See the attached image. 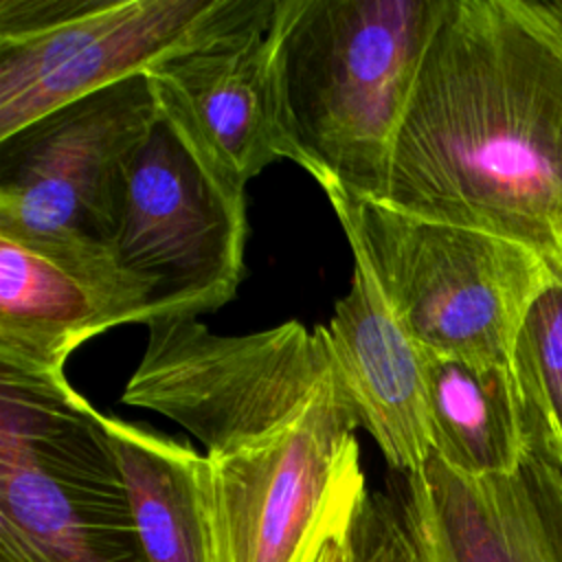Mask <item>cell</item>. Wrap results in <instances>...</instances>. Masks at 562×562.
Here are the masks:
<instances>
[{
    "mask_svg": "<svg viewBox=\"0 0 562 562\" xmlns=\"http://www.w3.org/2000/svg\"><path fill=\"white\" fill-rule=\"evenodd\" d=\"M397 496L426 562H562V465L533 448L485 476L428 452Z\"/></svg>",
    "mask_w": 562,
    "mask_h": 562,
    "instance_id": "obj_11",
    "label": "cell"
},
{
    "mask_svg": "<svg viewBox=\"0 0 562 562\" xmlns=\"http://www.w3.org/2000/svg\"><path fill=\"white\" fill-rule=\"evenodd\" d=\"M220 0H0V140L143 75Z\"/></svg>",
    "mask_w": 562,
    "mask_h": 562,
    "instance_id": "obj_10",
    "label": "cell"
},
{
    "mask_svg": "<svg viewBox=\"0 0 562 562\" xmlns=\"http://www.w3.org/2000/svg\"><path fill=\"white\" fill-rule=\"evenodd\" d=\"M147 562H213L209 463L187 443L101 413Z\"/></svg>",
    "mask_w": 562,
    "mask_h": 562,
    "instance_id": "obj_13",
    "label": "cell"
},
{
    "mask_svg": "<svg viewBox=\"0 0 562 562\" xmlns=\"http://www.w3.org/2000/svg\"><path fill=\"white\" fill-rule=\"evenodd\" d=\"M323 329L358 426L393 470H419L430 452L424 349L395 321L373 274L356 257L351 288Z\"/></svg>",
    "mask_w": 562,
    "mask_h": 562,
    "instance_id": "obj_12",
    "label": "cell"
},
{
    "mask_svg": "<svg viewBox=\"0 0 562 562\" xmlns=\"http://www.w3.org/2000/svg\"><path fill=\"white\" fill-rule=\"evenodd\" d=\"M351 252L373 274L391 314L426 351L512 362L518 329L555 279L531 248L476 228L325 189Z\"/></svg>",
    "mask_w": 562,
    "mask_h": 562,
    "instance_id": "obj_4",
    "label": "cell"
},
{
    "mask_svg": "<svg viewBox=\"0 0 562 562\" xmlns=\"http://www.w3.org/2000/svg\"><path fill=\"white\" fill-rule=\"evenodd\" d=\"M0 527L48 562H147L101 413L66 378L0 371Z\"/></svg>",
    "mask_w": 562,
    "mask_h": 562,
    "instance_id": "obj_5",
    "label": "cell"
},
{
    "mask_svg": "<svg viewBox=\"0 0 562 562\" xmlns=\"http://www.w3.org/2000/svg\"><path fill=\"white\" fill-rule=\"evenodd\" d=\"M0 562H48L29 542L7 527H0Z\"/></svg>",
    "mask_w": 562,
    "mask_h": 562,
    "instance_id": "obj_18",
    "label": "cell"
},
{
    "mask_svg": "<svg viewBox=\"0 0 562 562\" xmlns=\"http://www.w3.org/2000/svg\"><path fill=\"white\" fill-rule=\"evenodd\" d=\"M430 452L470 474H505L529 450L518 389L507 364L424 349Z\"/></svg>",
    "mask_w": 562,
    "mask_h": 562,
    "instance_id": "obj_15",
    "label": "cell"
},
{
    "mask_svg": "<svg viewBox=\"0 0 562 562\" xmlns=\"http://www.w3.org/2000/svg\"><path fill=\"white\" fill-rule=\"evenodd\" d=\"M294 0H220L145 77L158 112L235 193L277 160L296 162L283 97Z\"/></svg>",
    "mask_w": 562,
    "mask_h": 562,
    "instance_id": "obj_9",
    "label": "cell"
},
{
    "mask_svg": "<svg viewBox=\"0 0 562 562\" xmlns=\"http://www.w3.org/2000/svg\"><path fill=\"white\" fill-rule=\"evenodd\" d=\"M108 329L112 321L88 285L0 237V371L61 380L70 353Z\"/></svg>",
    "mask_w": 562,
    "mask_h": 562,
    "instance_id": "obj_14",
    "label": "cell"
},
{
    "mask_svg": "<svg viewBox=\"0 0 562 562\" xmlns=\"http://www.w3.org/2000/svg\"><path fill=\"white\" fill-rule=\"evenodd\" d=\"M356 428L336 393L270 437L206 454L213 562H318L369 492Z\"/></svg>",
    "mask_w": 562,
    "mask_h": 562,
    "instance_id": "obj_8",
    "label": "cell"
},
{
    "mask_svg": "<svg viewBox=\"0 0 562 562\" xmlns=\"http://www.w3.org/2000/svg\"><path fill=\"white\" fill-rule=\"evenodd\" d=\"M446 0H294L288 132L321 187L382 200L393 145Z\"/></svg>",
    "mask_w": 562,
    "mask_h": 562,
    "instance_id": "obj_2",
    "label": "cell"
},
{
    "mask_svg": "<svg viewBox=\"0 0 562 562\" xmlns=\"http://www.w3.org/2000/svg\"><path fill=\"white\" fill-rule=\"evenodd\" d=\"M246 193L222 184L158 112L134 151L112 248L130 323L200 316L244 279Z\"/></svg>",
    "mask_w": 562,
    "mask_h": 562,
    "instance_id": "obj_7",
    "label": "cell"
},
{
    "mask_svg": "<svg viewBox=\"0 0 562 562\" xmlns=\"http://www.w3.org/2000/svg\"><path fill=\"white\" fill-rule=\"evenodd\" d=\"M158 105L143 75L72 101L0 140V237L68 270L130 323L114 268L130 160Z\"/></svg>",
    "mask_w": 562,
    "mask_h": 562,
    "instance_id": "obj_3",
    "label": "cell"
},
{
    "mask_svg": "<svg viewBox=\"0 0 562 562\" xmlns=\"http://www.w3.org/2000/svg\"><path fill=\"white\" fill-rule=\"evenodd\" d=\"M147 331L121 400L173 419L209 457L270 437L321 400L342 395L323 325L288 321L222 336L189 316L151 323Z\"/></svg>",
    "mask_w": 562,
    "mask_h": 562,
    "instance_id": "obj_6",
    "label": "cell"
},
{
    "mask_svg": "<svg viewBox=\"0 0 562 562\" xmlns=\"http://www.w3.org/2000/svg\"><path fill=\"white\" fill-rule=\"evenodd\" d=\"M384 202L538 252L562 283V33L529 0H446Z\"/></svg>",
    "mask_w": 562,
    "mask_h": 562,
    "instance_id": "obj_1",
    "label": "cell"
},
{
    "mask_svg": "<svg viewBox=\"0 0 562 562\" xmlns=\"http://www.w3.org/2000/svg\"><path fill=\"white\" fill-rule=\"evenodd\" d=\"M351 562H426L397 494L367 492L349 527Z\"/></svg>",
    "mask_w": 562,
    "mask_h": 562,
    "instance_id": "obj_17",
    "label": "cell"
},
{
    "mask_svg": "<svg viewBox=\"0 0 562 562\" xmlns=\"http://www.w3.org/2000/svg\"><path fill=\"white\" fill-rule=\"evenodd\" d=\"M349 527H351V525H349ZM318 562H351L349 529H347V533H345V536H340V538L331 540V542L323 549V553H321Z\"/></svg>",
    "mask_w": 562,
    "mask_h": 562,
    "instance_id": "obj_19",
    "label": "cell"
},
{
    "mask_svg": "<svg viewBox=\"0 0 562 562\" xmlns=\"http://www.w3.org/2000/svg\"><path fill=\"white\" fill-rule=\"evenodd\" d=\"M540 9L544 11V15L558 26V31L562 33V2H538Z\"/></svg>",
    "mask_w": 562,
    "mask_h": 562,
    "instance_id": "obj_20",
    "label": "cell"
},
{
    "mask_svg": "<svg viewBox=\"0 0 562 562\" xmlns=\"http://www.w3.org/2000/svg\"><path fill=\"white\" fill-rule=\"evenodd\" d=\"M509 369L529 448L562 465V283L558 279L529 307Z\"/></svg>",
    "mask_w": 562,
    "mask_h": 562,
    "instance_id": "obj_16",
    "label": "cell"
}]
</instances>
